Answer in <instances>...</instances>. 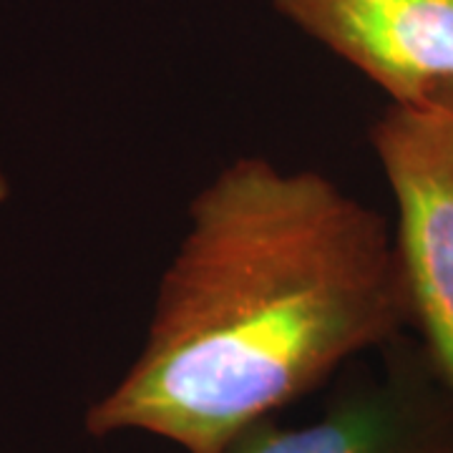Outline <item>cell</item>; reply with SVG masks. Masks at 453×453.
<instances>
[{
  "mask_svg": "<svg viewBox=\"0 0 453 453\" xmlns=\"http://www.w3.org/2000/svg\"><path fill=\"white\" fill-rule=\"evenodd\" d=\"M13 195V187H11V179L5 174V169H3V164H0V204H5L8 199Z\"/></svg>",
  "mask_w": 453,
  "mask_h": 453,
  "instance_id": "5",
  "label": "cell"
},
{
  "mask_svg": "<svg viewBox=\"0 0 453 453\" xmlns=\"http://www.w3.org/2000/svg\"><path fill=\"white\" fill-rule=\"evenodd\" d=\"M211 453H453V395L426 350L403 335L380 348V368L357 372L308 423L277 416Z\"/></svg>",
  "mask_w": 453,
  "mask_h": 453,
  "instance_id": "3",
  "label": "cell"
},
{
  "mask_svg": "<svg viewBox=\"0 0 453 453\" xmlns=\"http://www.w3.org/2000/svg\"><path fill=\"white\" fill-rule=\"evenodd\" d=\"M371 146L395 204L411 325L453 395V86L423 106L390 104Z\"/></svg>",
  "mask_w": 453,
  "mask_h": 453,
  "instance_id": "2",
  "label": "cell"
},
{
  "mask_svg": "<svg viewBox=\"0 0 453 453\" xmlns=\"http://www.w3.org/2000/svg\"><path fill=\"white\" fill-rule=\"evenodd\" d=\"M408 325L380 211L320 172L237 157L192 196L144 342L83 426L211 453Z\"/></svg>",
  "mask_w": 453,
  "mask_h": 453,
  "instance_id": "1",
  "label": "cell"
},
{
  "mask_svg": "<svg viewBox=\"0 0 453 453\" xmlns=\"http://www.w3.org/2000/svg\"><path fill=\"white\" fill-rule=\"evenodd\" d=\"M292 26L368 76L395 106L453 86V0H273Z\"/></svg>",
  "mask_w": 453,
  "mask_h": 453,
  "instance_id": "4",
  "label": "cell"
}]
</instances>
